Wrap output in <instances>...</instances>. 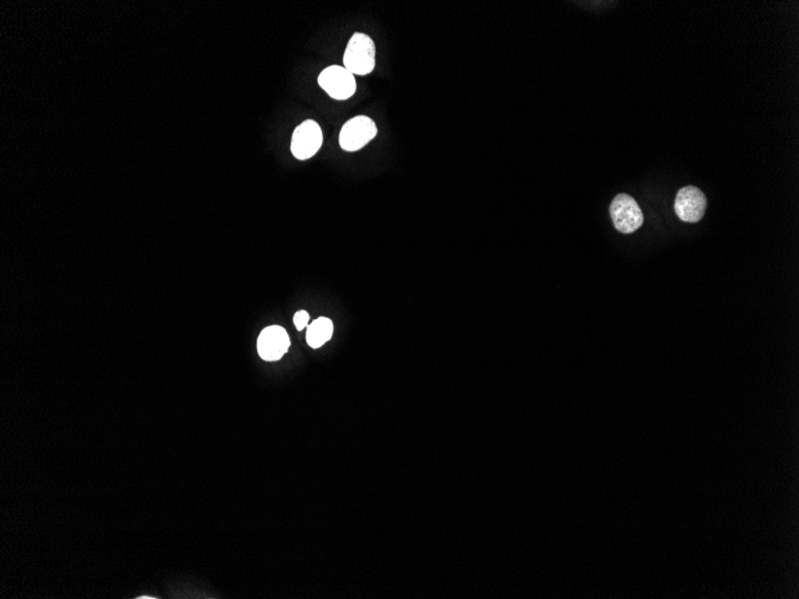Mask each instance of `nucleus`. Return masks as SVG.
Masks as SVG:
<instances>
[{
  "label": "nucleus",
  "mask_w": 799,
  "mask_h": 599,
  "mask_svg": "<svg viewBox=\"0 0 799 599\" xmlns=\"http://www.w3.org/2000/svg\"><path fill=\"white\" fill-rule=\"evenodd\" d=\"M376 46L374 39L364 32H356L347 43L343 54V67L352 74L367 75L374 71Z\"/></svg>",
  "instance_id": "f257e3e1"
},
{
  "label": "nucleus",
  "mask_w": 799,
  "mask_h": 599,
  "mask_svg": "<svg viewBox=\"0 0 799 599\" xmlns=\"http://www.w3.org/2000/svg\"><path fill=\"white\" fill-rule=\"evenodd\" d=\"M609 212L616 230L621 233H633L643 225V212L637 201L629 194L616 195L612 201Z\"/></svg>",
  "instance_id": "f03ea898"
},
{
  "label": "nucleus",
  "mask_w": 799,
  "mask_h": 599,
  "mask_svg": "<svg viewBox=\"0 0 799 599\" xmlns=\"http://www.w3.org/2000/svg\"><path fill=\"white\" fill-rule=\"evenodd\" d=\"M378 135V126H376L372 118L364 117H356L347 121L340 131L339 143L343 150L354 152L363 149L367 143Z\"/></svg>",
  "instance_id": "7ed1b4c3"
},
{
  "label": "nucleus",
  "mask_w": 799,
  "mask_h": 599,
  "mask_svg": "<svg viewBox=\"0 0 799 599\" xmlns=\"http://www.w3.org/2000/svg\"><path fill=\"white\" fill-rule=\"evenodd\" d=\"M318 84L333 100H345L354 95L357 90L356 79L343 66L332 65L318 75Z\"/></svg>",
  "instance_id": "20e7f679"
},
{
  "label": "nucleus",
  "mask_w": 799,
  "mask_h": 599,
  "mask_svg": "<svg viewBox=\"0 0 799 599\" xmlns=\"http://www.w3.org/2000/svg\"><path fill=\"white\" fill-rule=\"evenodd\" d=\"M324 133L314 120H306L297 126L291 139V152L300 161L309 160L321 149Z\"/></svg>",
  "instance_id": "39448f33"
},
{
  "label": "nucleus",
  "mask_w": 799,
  "mask_h": 599,
  "mask_svg": "<svg viewBox=\"0 0 799 599\" xmlns=\"http://www.w3.org/2000/svg\"><path fill=\"white\" fill-rule=\"evenodd\" d=\"M708 200L705 194L694 186H687L677 192L675 212L682 221L698 222L704 217Z\"/></svg>",
  "instance_id": "423d86ee"
},
{
  "label": "nucleus",
  "mask_w": 799,
  "mask_h": 599,
  "mask_svg": "<svg viewBox=\"0 0 799 599\" xmlns=\"http://www.w3.org/2000/svg\"><path fill=\"white\" fill-rule=\"evenodd\" d=\"M290 337L282 326H272L264 329L257 340V352L266 361L279 360L289 351Z\"/></svg>",
  "instance_id": "0eeeda50"
},
{
  "label": "nucleus",
  "mask_w": 799,
  "mask_h": 599,
  "mask_svg": "<svg viewBox=\"0 0 799 599\" xmlns=\"http://www.w3.org/2000/svg\"><path fill=\"white\" fill-rule=\"evenodd\" d=\"M333 322L329 318L320 317L315 319L311 325L308 326L307 343L311 348H320L324 346L327 341L331 340L333 335Z\"/></svg>",
  "instance_id": "6e6552de"
},
{
  "label": "nucleus",
  "mask_w": 799,
  "mask_h": 599,
  "mask_svg": "<svg viewBox=\"0 0 799 599\" xmlns=\"http://www.w3.org/2000/svg\"><path fill=\"white\" fill-rule=\"evenodd\" d=\"M309 314L306 310L296 312L295 316H293V323H295L296 328L300 332L309 326Z\"/></svg>",
  "instance_id": "1a4fd4ad"
}]
</instances>
